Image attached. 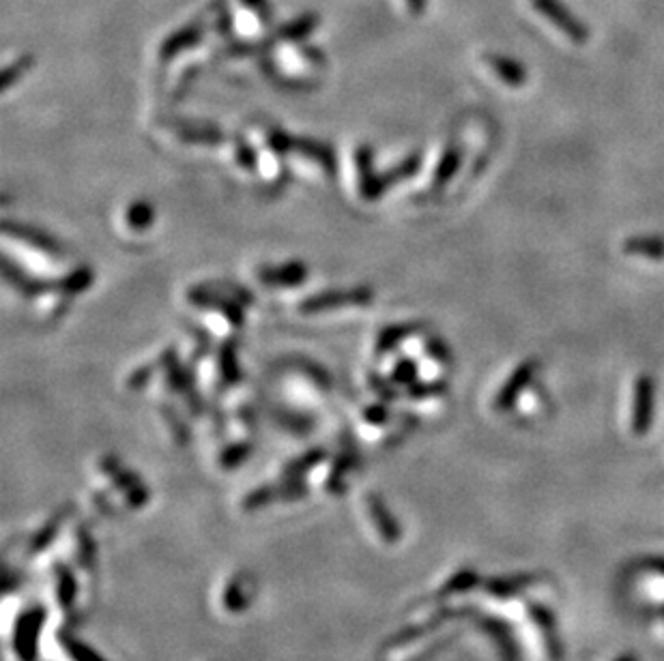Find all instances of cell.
I'll list each match as a JSON object with an SVG mask.
<instances>
[{
    "label": "cell",
    "instance_id": "6da1fadb",
    "mask_svg": "<svg viewBox=\"0 0 664 661\" xmlns=\"http://www.w3.org/2000/svg\"><path fill=\"white\" fill-rule=\"evenodd\" d=\"M256 593V580L250 571L235 569L230 574L221 575L218 585L211 591V605L213 612L220 618L232 621V618L243 616L245 612L252 608Z\"/></svg>",
    "mask_w": 664,
    "mask_h": 661
},
{
    "label": "cell",
    "instance_id": "8992f818",
    "mask_svg": "<svg viewBox=\"0 0 664 661\" xmlns=\"http://www.w3.org/2000/svg\"><path fill=\"white\" fill-rule=\"evenodd\" d=\"M373 299L370 290H352V292H329L321 294L308 303L301 305L303 311H322L327 308H333V305H363Z\"/></svg>",
    "mask_w": 664,
    "mask_h": 661
},
{
    "label": "cell",
    "instance_id": "e0dca14e",
    "mask_svg": "<svg viewBox=\"0 0 664 661\" xmlns=\"http://www.w3.org/2000/svg\"><path fill=\"white\" fill-rule=\"evenodd\" d=\"M406 5H409L413 11H420L424 7V0H406Z\"/></svg>",
    "mask_w": 664,
    "mask_h": 661
},
{
    "label": "cell",
    "instance_id": "5b68a950",
    "mask_svg": "<svg viewBox=\"0 0 664 661\" xmlns=\"http://www.w3.org/2000/svg\"><path fill=\"white\" fill-rule=\"evenodd\" d=\"M536 371H537V361H527L525 365H520V368L510 376V381H507L506 387L499 391V395H496L495 408H499V411H507V408L514 404V400H516V395L520 393V391L527 387L531 378L536 376Z\"/></svg>",
    "mask_w": 664,
    "mask_h": 661
},
{
    "label": "cell",
    "instance_id": "3957f363",
    "mask_svg": "<svg viewBox=\"0 0 664 661\" xmlns=\"http://www.w3.org/2000/svg\"><path fill=\"white\" fill-rule=\"evenodd\" d=\"M536 7L542 11L544 15L550 17L557 28L564 30L567 37L577 41V44H583L587 41V30H585L580 24L570 15V11H566L559 5V0H536Z\"/></svg>",
    "mask_w": 664,
    "mask_h": 661
},
{
    "label": "cell",
    "instance_id": "ac0fdd59",
    "mask_svg": "<svg viewBox=\"0 0 664 661\" xmlns=\"http://www.w3.org/2000/svg\"><path fill=\"white\" fill-rule=\"evenodd\" d=\"M624 661H634V659H624Z\"/></svg>",
    "mask_w": 664,
    "mask_h": 661
},
{
    "label": "cell",
    "instance_id": "52a82bcc",
    "mask_svg": "<svg viewBox=\"0 0 664 661\" xmlns=\"http://www.w3.org/2000/svg\"><path fill=\"white\" fill-rule=\"evenodd\" d=\"M260 280L271 286H297L306 280V267L299 262L284 264V267H265L259 270Z\"/></svg>",
    "mask_w": 664,
    "mask_h": 661
},
{
    "label": "cell",
    "instance_id": "9c48e42d",
    "mask_svg": "<svg viewBox=\"0 0 664 661\" xmlns=\"http://www.w3.org/2000/svg\"><path fill=\"white\" fill-rule=\"evenodd\" d=\"M624 249L628 251V254H637V256L660 260V258H664V239L662 237H637V239L626 240Z\"/></svg>",
    "mask_w": 664,
    "mask_h": 661
},
{
    "label": "cell",
    "instance_id": "ba28073f",
    "mask_svg": "<svg viewBox=\"0 0 664 661\" xmlns=\"http://www.w3.org/2000/svg\"><path fill=\"white\" fill-rule=\"evenodd\" d=\"M199 41H200V28L199 26H185V28L179 30V33L172 35L170 39L164 41V46H161V58L169 60V58L175 56V54L185 50V47L196 46Z\"/></svg>",
    "mask_w": 664,
    "mask_h": 661
},
{
    "label": "cell",
    "instance_id": "5bb4252c",
    "mask_svg": "<svg viewBox=\"0 0 664 661\" xmlns=\"http://www.w3.org/2000/svg\"><path fill=\"white\" fill-rule=\"evenodd\" d=\"M31 65H33V58L31 56H24V58L17 60L15 65H11V67H7V71H5V76H3V88H9L11 84H14L15 77H22L24 71L31 67Z\"/></svg>",
    "mask_w": 664,
    "mask_h": 661
},
{
    "label": "cell",
    "instance_id": "7c38bea8",
    "mask_svg": "<svg viewBox=\"0 0 664 661\" xmlns=\"http://www.w3.org/2000/svg\"><path fill=\"white\" fill-rule=\"evenodd\" d=\"M458 161H460L458 159V150H454V148L447 150V153L443 155L439 170H436V180H434V183L436 185H443V183H445V180H450L452 174L456 172Z\"/></svg>",
    "mask_w": 664,
    "mask_h": 661
},
{
    "label": "cell",
    "instance_id": "277c9868",
    "mask_svg": "<svg viewBox=\"0 0 664 661\" xmlns=\"http://www.w3.org/2000/svg\"><path fill=\"white\" fill-rule=\"evenodd\" d=\"M634 419L632 428L634 434H645L651 421V406H654V384L649 376H641L634 387Z\"/></svg>",
    "mask_w": 664,
    "mask_h": 661
},
{
    "label": "cell",
    "instance_id": "8fae6325",
    "mask_svg": "<svg viewBox=\"0 0 664 661\" xmlns=\"http://www.w3.org/2000/svg\"><path fill=\"white\" fill-rule=\"evenodd\" d=\"M5 230L15 232V237H22V239L33 240L31 245H37V248L46 249V251H52V254H56V251H58L56 245H54V240L44 237V234L37 232V230H35V232L33 230H22V228H11V224H7V228H5Z\"/></svg>",
    "mask_w": 664,
    "mask_h": 661
},
{
    "label": "cell",
    "instance_id": "30bf717a",
    "mask_svg": "<svg viewBox=\"0 0 664 661\" xmlns=\"http://www.w3.org/2000/svg\"><path fill=\"white\" fill-rule=\"evenodd\" d=\"M488 63H490V67L495 69V74L499 76L504 82L512 84V86H520V84L527 80V74H525V69L520 67L518 63H514V60H510V58L490 56Z\"/></svg>",
    "mask_w": 664,
    "mask_h": 661
},
{
    "label": "cell",
    "instance_id": "2e32d148",
    "mask_svg": "<svg viewBox=\"0 0 664 661\" xmlns=\"http://www.w3.org/2000/svg\"><path fill=\"white\" fill-rule=\"evenodd\" d=\"M411 371H415V370H413V365H411V363H406V365H403V368H400L398 376H400V378H404V381H406V378L411 376Z\"/></svg>",
    "mask_w": 664,
    "mask_h": 661
},
{
    "label": "cell",
    "instance_id": "4fadbf2b",
    "mask_svg": "<svg viewBox=\"0 0 664 661\" xmlns=\"http://www.w3.org/2000/svg\"><path fill=\"white\" fill-rule=\"evenodd\" d=\"M151 219H153V210L145 202L134 204L128 213V221L131 224V228H147L151 224Z\"/></svg>",
    "mask_w": 664,
    "mask_h": 661
},
{
    "label": "cell",
    "instance_id": "7a4b0ae2",
    "mask_svg": "<svg viewBox=\"0 0 664 661\" xmlns=\"http://www.w3.org/2000/svg\"><path fill=\"white\" fill-rule=\"evenodd\" d=\"M357 520L363 534H366V539L373 545H376V548L392 550L396 548L400 539H403V531H400L398 520L393 518L392 511L387 509L385 503H383V498L373 494V492L359 496Z\"/></svg>",
    "mask_w": 664,
    "mask_h": 661
},
{
    "label": "cell",
    "instance_id": "9a60e30c",
    "mask_svg": "<svg viewBox=\"0 0 664 661\" xmlns=\"http://www.w3.org/2000/svg\"><path fill=\"white\" fill-rule=\"evenodd\" d=\"M406 333H409V327H392L390 330H385L379 340V351H387V348H392L400 338H404Z\"/></svg>",
    "mask_w": 664,
    "mask_h": 661
}]
</instances>
